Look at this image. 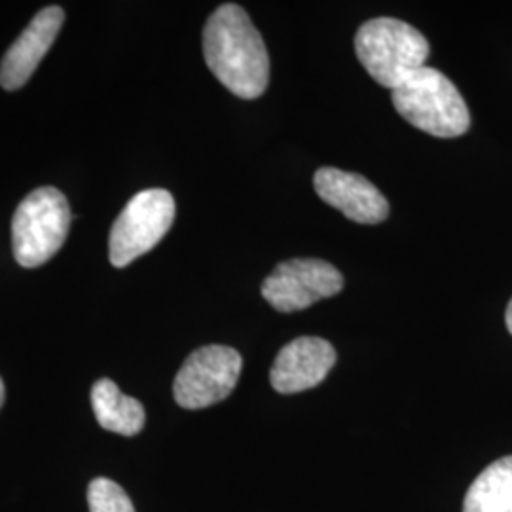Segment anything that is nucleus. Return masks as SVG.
Instances as JSON below:
<instances>
[{
	"label": "nucleus",
	"instance_id": "6e6552de",
	"mask_svg": "<svg viewBox=\"0 0 512 512\" xmlns=\"http://www.w3.org/2000/svg\"><path fill=\"white\" fill-rule=\"evenodd\" d=\"M313 186L323 202L342 211L353 222L380 224L389 215L384 194L363 175L321 167L313 177Z\"/></svg>",
	"mask_w": 512,
	"mask_h": 512
},
{
	"label": "nucleus",
	"instance_id": "0eeeda50",
	"mask_svg": "<svg viewBox=\"0 0 512 512\" xmlns=\"http://www.w3.org/2000/svg\"><path fill=\"white\" fill-rule=\"evenodd\" d=\"M344 289V275L319 258H291L275 266L262 283L264 300L281 313L306 310Z\"/></svg>",
	"mask_w": 512,
	"mask_h": 512
},
{
	"label": "nucleus",
	"instance_id": "39448f33",
	"mask_svg": "<svg viewBox=\"0 0 512 512\" xmlns=\"http://www.w3.org/2000/svg\"><path fill=\"white\" fill-rule=\"evenodd\" d=\"M175 220V200L162 188L135 194L110 230L109 258L114 268H126L154 249Z\"/></svg>",
	"mask_w": 512,
	"mask_h": 512
},
{
	"label": "nucleus",
	"instance_id": "9b49d317",
	"mask_svg": "<svg viewBox=\"0 0 512 512\" xmlns=\"http://www.w3.org/2000/svg\"><path fill=\"white\" fill-rule=\"evenodd\" d=\"M93 414L97 423L110 433L135 437L145 427V408L137 399L128 397L109 378L95 382L92 387Z\"/></svg>",
	"mask_w": 512,
	"mask_h": 512
},
{
	"label": "nucleus",
	"instance_id": "f257e3e1",
	"mask_svg": "<svg viewBox=\"0 0 512 512\" xmlns=\"http://www.w3.org/2000/svg\"><path fill=\"white\" fill-rule=\"evenodd\" d=\"M203 55L220 84L241 99H256L270 82V55L249 14L222 4L203 29Z\"/></svg>",
	"mask_w": 512,
	"mask_h": 512
},
{
	"label": "nucleus",
	"instance_id": "4468645a",
	"mask_svg": "<svg viewBox=\"0 0 512 512\" xmlns=\"http://www.w3.org/2000/svg\"><path fill=\"white\" fill-rule=\"evenodd\" d=\"M505 321H507V329L512 334V298L511 302H509V306H507V315H505Z\"/></svg>",
	"mask_w": 512,
	"mask_h": 512
},
{
	"label": "nucleus",
	"instance_id": "7ed1b4c3",
	"mask_svg": "<svg viewBox=\"0 0 512 512\" xmlns=\"http://www.w3.org/2000/svg\"><path fill=\"white\" fill-rule=\"evenodd\" d=\"M393 107L410 122L433 137L454 139L471 126V112L458 88L446 74L423 67L391 93Z\"/></svg>",
	"mask_w": 512,
	"mask_h": 512
},
{
	"label": "nucleus",
	"instance_id": "f8f14e48",
	"mask_svg": "<svg viewBox=\"0 0 512 512\" xmlns=\"http://www.w3.org/2000/svg\"><path fill=\"white\" fill-rule=\"evenodd\" d=\"M463 512H512V456L488 465L463 501Z\"/></svg>",
	"mask_w": 512,
	"mask_h": 512
},
{
	"label": "nucleus",
	"instance_id": "20e7f679",
	"mask_svg": "<svg viewBox=\"0 0 512 512\" xmlns=\"http://www.w3.org/2000/svg\"><path fill=\"white\" fill-rule=\"evenodd\" d=\"M73 222L67 198L52 186L37 188L19 203L12 219L14 256L23 268H38L65 243Z\"/></svg>",
	"mask_w": 512,
	"mask_h": 512
},
{
	"label": "nucleus",
	"instance_id": "9d476101",
	"mask_svg": "<svg viewBox=\"0 0 512 512\" xmlns=\"http://www.w3.org/2000/svg\"><path fill=\"white\" fill-rule=\"evenodd\" d=\"M65 21V12L59 6L40 10L25 27L18 40L8 48L0 63V86L8 92L19 90L37 71L38 63L52 48Z\"/></svg>",
	"mask_w": 512,
	"mask_h": 512
},
{
	"label": "nucleus",
	"instance_id": "1a4fd4ad",
	"mask_svg": "<svg viewBox=\"0 0 512 512\" xmlns=\"http://www.w3.org/2000/svg\"><path fill=\"white\" fill-rule=\"evenodd\" d=\"M334 365L336 349L327 340L302 336L277 353L270 382L277 393H302L321 384Z\"/></svg>",
	"mask_w": 512,
	"mask_h": 512
},
{
	"label": "nucleus",
	"instance_id": "2eb2a0df",
	"mask_svg": "<svg viewBox=\"0 0 512 512\" xmlns=\"http://www.w3.org/2000/svg\"><path fill=\"white\" fill-rule=\"evenodd\" d=\"M2 403H4V384H2V378H0V408H2Z\"/></svg>",
	"mask_w": 512,
	"mask_h": 512
},
{
	"label": "nucleus",
	"instance_id": "423d86ee",
	"mask_svg": "<svg viewBox=\"0 0 512 512\" xmlns=\"http://www.w3.org/2000/svg\"><path fill=\"white\" fill-rule=\"evenodd\" d=\"M243 368L239 351L228 346L196 349L179 370L173 395L186 410H200L224 401L238 385Z\"/></svg>",
	"mask_w": 512,
	"mask_h": 512
},
{
	"label": "nucleus",
	"instance_id": "ddd939ff",
	"mask_svg": "<svg viewBox=\"0 0 512 512\" xmlns=\"http://www.w3.org/2000/svg\"><path fill=\"white\" fill-rule=\"evenodd\" d=\"M90 512H135L126 490L110 478H95L88 486Z\"/></svg>",
	"mask_w": 512,
	"mask_h": 512
},
{
	"label": "nucleus",
	"instance_id": "f03ea898",
	"mask_svg": "<svg viewBox=\"0 0 512 512\" xmlns=\"http://www.w3.org/2000/svg\"><path fill=\"white\" fill-rule=\"evenodd\" d=\"M355 52L366 73L393 92L425 67L429 42L410 23L395 18H376L359 27Z\"/></svg>",
	"mask_w": 512,
	"mask_h": 512
}]
</instances>
